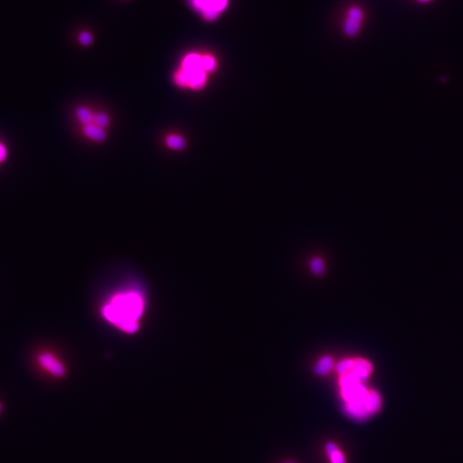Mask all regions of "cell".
<instances>
[{
    "label": "cell",
    "instance_id": "obj_5",
    "mask_svg": "<svg viewBox=\"0 0 463 463\" xmlns=\"http://www.w3.org/2000/svg\"><path fill=\"white\" fill-rule=\"evenodd\" d=\"M363 12L358 7H352L349 9L346 22L344 24V31L348 36H354L358 34L361 27Z\"/></svg>",
    "mask_w": 463,
    "mask_h": 463
},
{
    "label": "cell",
    "instance_id": "obj_13",
    "mask_svg": "<svg viewBox=\"0 0 463 463\" xmlns=\"http://www.w3.org/2000/svg\"><path fill=\"white\" fill-rule=\"evenodd\" d=\"M77 116L78 119L80 120L81 123H84L85 125L91 124L94 122V117L95 115L92 113L85 108H79L77 110Z\"/></svg>",
    "mask_w": 463,
    "mask_h": 463
},
{
    "label": "cell",
    "instance_id": "obj_16",
    "mask_svg": "<svg viewBox=\"0 0 463 463\" xmlns=\"http://www.w3.org/2000/svg\"><path fill=\"white\" fill-rule=\"evenodd\" d=\"M93 123H95L96 125L101 127V128H104V127L108 126V124H109V117L105 114L101 113V114L95 115Z\"/></svg>",
    "mask_w": 463,
    "mask_h": 463
},
{
    "label": "cell",
    "instance_id": "obj_14",
    "mask_svg": "<svg viewBox=\"0 0 463 463\" xmlns=\"http://www.w3.org/2000/svg\"><path fill=\"white\" fill-rule=\"evenodd\" d=\"M202 65L203 69L206 72H213L217 67V63L214 57L211 55L202 56Z\"/></svg>",
    "mask_w": 463,
    "mask_h": 463
},
{
    "label": "cell",
    "instance_id": "obj_7",
    "mask_svg": "<svg viewBox=\"0 0 463 463\" xmlns=\"http://www.w3.org/2000/svg\"><path fill=\"white\" fill-rule=\"evenodd\" d=\"M185 71L188 77V87L190 88H192L193 90H200L206 84L207 72L204 71V69H198V70L192 71Z\"/></svg>",
    "mask_w": 463,
    "mask_h": 463
},
{
    "label": "cell",
    "instance_id": "obj_20",
    "mask_svg": "<svg viewBox=\"0 0 463 463\" xmlns=\"http://www.w3.org/2000/svg\"><path fill=\"white\" fill-rule=\"evenodd\" d=\"M420 3H426V2H429L431 0H418Z\"/></svg>",
    "mask_w": 463,
    "mask_h": 463
},
{
    "label": "cell",
    "instance_id": "obj_6",
    "mask_svg": "<svg viewBox=\"0 0 463 463\" xmlns=\"http://www.w3.org/2000/svg\"><path fill=\"white\" fill-rule=\"evenodd\" d=\"M372 370V364L366 359L354 358V366L348 373L351 374L358 383H362L369 378Z\"/></svg>",
    "mask_w": 463,
    "mask_h": 463
},
{
    "label": "cell",
    "instance_id": "obj_22",
    "mask_svg": "<svg viewBox=\"0 0 463 463\" xmlns=\"http://www.w3.org/2000/svg\"><path fill=\"white\" fill-rule=\"evenodd\" d=\"M0 166H1V165H0Z\"/></svg>",
    "mask_w": 463,
    "mask_h": 463
},
{
    "label": "cell",
    "instance_id": "obj_21",
    "mask_svg": "<svg viewBox=\"0 0 463 463\" xmlns=\"http://www.w3.org/2000/svg\"><path fill=\"white\" fill-rule=\"evenodd\" d=\"M2 410H3V405L0 402V413L2 412Z\"/></svg>",
    "mask_w": 463,
    "mask_h": 463
},
{
    "label": "cell",
    "instance_id": "obj_2",
    "mask_svg": "<svg viewBox=\"0 0 463 463\" xmlns=\"http://www.w3.org/2000/svg\"><path fill=\"white\" fill-rule=\"evenodd\" d=\"M229 0H188L190 6L208 22H213L227 9Z\"/></svg>",
    "mask_w": 463,
    "mask_h": 463
},
{
    "label": "cell",
    "instance_id": "obj_10",
    "mask_svg": "<svg viewBox=\"0 0 463 463\" xmlns=\"http://www.w3.org/2000/svg\"><path fill=\"white\" fill-rule=\"evenodd\" d=\"M326 453L330 457L331 463H347L343 452L340 451L337 445L334 443H328L326 445Z\"/></svg>",
    "mask_w": 463,
    "mask_h": 463
},
{
    "label": "cell",
    "instance_id": "obj_4",
    "mask_svg": "<svg viewBox=\"0 0 463 463\" xmlns=\"http://www.w3.org/2000/svg\"><path fill=\"white\" fill-rule=\"evenodd\" d=\"M369 391L370 390L360 383L342 388V395L346 402H362L367 397Z\"/></svg>",
    "mask_w": 463,
    "mask_h": 463
},
{
    "label": "cell",
    "instance_id": "obj_19",
    "mask_svg": "<svg viewBox=\"0 0 463 463\" xmlns=\"http://www.w3.org/2000/svg\"><path fill=\"white\" fill-rule=\"evenodd\" d=\"M78 40L83 46H90V44L93 42L92 34H90V32H87V31L82 32L79 34Z\"/></svg>",
    "mask_w": 463,
    "mask_h": 463
},
{
    "label": "cell",
    "instance_id": "obj_3",
    "mask_svg": "<svg viewBox=\"0 0 463 463\" xmlns=\"http://www.w3.org/2000/svg\"><path fill=\"white\" fill-rule=\"evenodd\" d=\"M37 362L40 367L53 377H63L66 375L65 364L53 352L44 351L37 356Z\"/></svg>",
    "mask_w": 463,
    "mask_h": 463
},
{
    "label": "cell",
    "instance_id": "obj_1",
    "mask_svg": "<svg viewBox=\"0 0 463 463\" xmlns=\"http://www.w3.org/2000/svg\"><path fill=\"white\" fill-rule=\"evenodd\" d=\"M144 302L142 295L135 291H124L112 297L102 308L107 321L124 333H135L139 329Z\"/></svg>",
    "mask_w": 463,
    "mask_h": 463
},
{
    "label": "cell",
    "instance_id": "obj_12",
    "mask_svg": "<svg viewBox=\"0 0 463 463\" xmlns=\"http://www.w3.org/2000/svg\"><path fill=\"white\" fill-rule=\"evenodd\" d=\"M166 142L170 148L176 150H181L185 147V139L179 135H169L167 136Z\"/></svg>",
    "mask_w": 463,
    "mask_h": 463
},
{
    "label": "cell",
    "instance_id": "obj_17",
    "mask_svg": "<svg viewBox=\"0 0 463 463\" xmlns=\"http://www.w3.org/2000/svg\"><path fill=\"white\" fill-rule=\"evenodd\" d=\"M175 82L179 86L188 87V77L184 70L180 69L175 74Z\"/></svg>",
    "mask_w": 463,
    "mask_h": 463
},
{
    "label": "cell",
    "instance_id": "obj_8",
    "mask_svg": "<svg viewBox=\"0 0 463 463\" xmlns=\"http://www.w3.org/2000/svg\"><path fill=\"white\" fill-rule=\"evenodd\" d=\"M203 68L202 65V55L198 53H190L183 59L181 69L186 71H195Z\"/></svg>",
    "mask_w": 463,
    "mask_h": 463
},
{
    "label": "cell",
    "instance_id": "obj_9",
    "mask_svg": "<svg viewBox=\"0 0 463 463\" xmlns=\"http://www.w3.org/2000/svg\"><path fill=\"white\" fill-rule=\"evenodd\" d=\"M84 134L89 138L97 141V142H102L103 140H105L106 138V133L103 130V128L97 126L95 123L85 125V127H84Z\"/></svg>",
    "mask_w": 463,
    "mask_h": 463
},
{
    "label": "cell",
    "instance_id": "obj_11",
    "mask_svg": "<svg viewBox=\"0 0 463 463\" xmlns=\"http://www.w3.org/2000/svg\"><path fill=\"white\" fill-rule=\"evenodd\" d=\"M333 359L329 356H324L318 360L315 365V372L318 375H326L333 369Z\"/></svg>",
    "mask_w": 463,
    "mask_h": 463
},
{
    "label": "cell",
    "instance_id": "obj_15",
    "mask_svg": "<svg viewBox=\"0 0 463 463\" xmlns=\"http://www.w3.org/2000/svg\"><path fill=\"white\" fill-rule=\"evenodd\" d=\"M353 366H354V359H352V358L344 359V360L340 362L339 364H337V371L341 375L348 373L349 371L352 370Z\"/></svg>",
    "mask_w": 463,
    "mask_h": 463
},
{
    "label": "cell",
    "instance_id": "obj_18",
    "mask_svg": "<svg viewBox=\"0 0 463 463\" xmlns=\"http://www.w3.org/2000/svg\"><path fill=\"white\" fill-rule=\"evenodd\" d=\"M311 267H312V271L317 275H320L324 272V262L320 258H314L312 260L311 262Z\"/></svg>",
    "mask_w": 463,
    "mask_h": 463
}]
</instances>
